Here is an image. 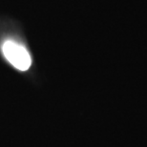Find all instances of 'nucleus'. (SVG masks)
I'll list each match as a JSON object with an SVG mask.
<instances>
[{
	"label": "nucleus",
	"instance_id": "nucleus-1",
	"mask_svg": "<svg viewBox=\"0 0 147 147\" xmlns=\"http://www.w3.org/2000/svg\"><path fill=\"white\" fill-rule=\"evenodd\" d=\"M2 51L7 60L16 69L20 71H26L31 67V55L20 44L11 40L6 41L3 44Z\"/></svg>",
	"mask_w": 147,
	"mask_h": 147
}]
</instances>
